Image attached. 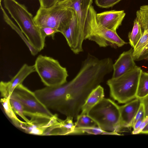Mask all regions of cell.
<instances>
[{"instance_id":"6da1fadb","label":"cell","mask_w":148,"mask_h":148,"mask_svg":"<svg viewBox=\"0 0 148 148\" xmlns=\"http://www.w3.org/2000/svg\"><path fill=\"white\" fill-rule=\"evenodd\" d=\"M112 70L108 59H99L89 53L72 80L60 86L43 88L42 101L49 109L76 119L90 92Z\"/></svg>"},{"instance_id":"7a4b0ae2","label":"cell","mask_w":148,"mask_h":148,"mask_svg":"<svg viewBox=\"0 0 148 148\" xmlns=\"http://www.w3.org/2000/svg\"><path fill=\"white\" fill-rule=\"evenodd\" d=\"M4 6L31 45L38 52L43 49L45 39L26 7L16 0H3Z\"/></svg>"},{"instance_id":"3957f363","label":"cell","mask_w":148,"mask_h":148,"mask_svg":"<svg viewBox=\"0 0 148 148\" xmlns=\"http://www.w3.org/2000/svg\"><path fill=\"white\" fill-rule=\"evenodd\" d=\"M88 115L103 131L109 134L118 135V132L121 128L119 106L112 100L103 98Z\"/></svg>"},{"instance_id":"277c9868","label":"cell","mask_w":148,"mask_h":148,"mask_svg":"<svg viewBox=\"0 0 148 148\" xmlns=\"http://www.w3.org/2000/svg\"><path fill=\"white\" fill-rule=\"evenodd\" d=\"M142 71L137 66L124 75L108 79L107 84L110 88V96L120 103H125L135 99Z\"/></svg>"},{"instance_id":"5b68a950","label":"cell","mask_w":148,"mask_h":148,"mask_svg":"<svg viewBox=\"0 0 148 148\" xmlns=\"http://www.w3.org/2000/svg\"><path fill=\"white\" fill-rule=\"evenodd\" d=\"M97 13L93 6L89 8L85 31V39L96 43L100 47H121L127 43L114 32L99 25L97 22Z\"/></svg>"},{"instance_id":"8992f818","label":"cell","mask_w":148,"mask_h":148,"mask_svg":"<svg viewBox=\"0 0 148 148\" xmlns=\"http://www.w3.org/2000/svg\"><path fill=\"white\" fill-rule=\"evenodd\" d=\"M34 65L36 72L46 86H59L67 82L68 75L66 69L58 60L40 55L37 58Z\"/></svg>"},{"instance_id":"52a82bcc","label":"cell","mask_w":148,"mask_h":148,"mask_svg":"<svg viewBox=\"0 0 148 148\" xmlns=\"http://www.w3.org/2000/svg\"><path fill=\"white\" fill-rule=\"evenodd\" d=\"M73 10L55 4L48 8L40 7L34 17L35 23L39 28L48 27L60 32L69 22Z\"/></svg>"},{"instance_id":"ba28073f","label":"cell","mask_w":148,"mask_h":148,"mask_svg":"<svg viewBox=\"0 0 148 148\" xmlns=\"http://www.w3.org/2000/svg\"><path fill=\"white\" fill-rule=\"evenodd\" d=\"M10 97L17 100L22 104L24 112L39 113L51 116L54 115L39 99L34 92L22 84L15 88Z\"/></svg>"},{"instance_id":"9c48e42d","label":"cell","mask_w":148,"mask_h":148,"mask_svg":"<svg viewBox=\"0 0 148 148\" xmlns=\"http://www.w3.org/2000/svg\"><path fill=\"white\" fill-rule=\"evenodd\" d=\"M24 114L30 117V119L29 122H24L21 129L27 133L37 135L43 136L58 117L57 114L51 116L39 113L24 112Z\"/></svg>"},{"instance_id":"30bf717a","label":"cell","mask_w":148,"mask_h":148,"mask_svg":"<svg viewBox=\"0 0 148 148\" xmlns=\"http://www.w3.org/2000/svg\"><path fill=\"white\" fill-rule=\"evenodd\" d=\"M92 0H66L56 4L66 8L72 9L76 15L80 32L85 38L87 17Z\"/></svg>"},{"instance_id":"8fae6325","label":"cell","mask_w":148,"mask_h":148,"mask_svg":"<svg viewBox=\"0 0 148 148\" xmlns=\"http://www.w3.org/2000/svg\"><path fill=\"white\" fill-rule=\"evenodd\" d=\"M36 72L34 65H29L24 64L16 74L8 82L3 81L0 83L1 96L3 98H7L10 97L15 88L22 83L30 74Z\"/></svg>"},{"instance_id":"7c38bea8","label":"cell","mask_w":148,"mask_h":148,"mask_svg":"<svg viewBox=\"0 0 148 148\" xmlns=\"http://www.w3.org/2000/svg\"><path fill=\"white\" fill-rule=\"evenodd\" d=\"M125 15L124 10H112L96 14L98 24L114 32L120 26Z\"/></svg>"},{"instance_id":"4fadbf2b","label":"cell","mask_w":148,"mask_h":148,"mask_svg":"<svg viewBox=\"0 0 148 148\" xmlns=\"http://www.w3.org/2000/svg\"><path fill=\"white\" fill-rule=\"evenodd\" d=\"M132 48L122 53L113 64V74L112 78L120 76L136 68V66L133 56Z\"/></svg>"},{"instance_id":"5bb4252c","label":"cell","mask_w":148,"mask_h":148,"mask_svg":"<svg viewBox=\"0 0 148 148\" xmlns=\"http://www.w3.org/2000/svg\"><path fill=\"white\" fill-rule=\"evenodd\" d=\"M141 103L140 99L136 98L119 106L121 128L130 127Z\"/></svg>"},{"instance_id":"9a60e30c","label":"cell","mask_w":148,"mask_h":148,"mask_svg":"<svg viewBox=\"0 0 148 148\" xmlns=\"http://www.w3.org/2000/svg\"><path fill=\"white\" fill-rule=\"evenodd\" d=\"M73 118L67 116L64 120L58 117L45 131L43 136L64 135L73 134L75 128Z\"/></svg>"},{"instance_id":"2e32d148","label":"cell","mask_w":148,"mask_h":148,"mask_svg":"<svg viewBox=\"0 0 148 148\" xmlns=\"http://www.w3.org/2000/svg\"><path fill=\"white\" fill-rule=\"evenodd\" d=\"M103 88L100 85L90 92L83 105L80 114H88L90 110L104 98Z\"/></svg>"},{"instance_id":"e0dca14e","label":"cell","mask_w":148,"mask_h":148,"mask_svg":"<svg viewBox=\"0 0 148 148\" xmlns=\"http://www.w3.org/2000/svg\"><path fill=\"white\" fill-rule=\"evenodd\" d=\"M10 97L7 98H2L1 102L4 111L13 124L16 127L21 129L24 121H21L17 117L10 102Z\"/></svg>"},{"instance_id":"ac0fdd59","label":"cell","mask_w":148,"mask_h":148,"mask_svg":"<svg viewBox=\"0 0 148 148\" xmlns=\"http://www.w3.org/2000/svg\"><path fill=\"white\" fill-rule=\"evenodd\" d=\"M1 5V4H0L1 8L3 13V19L20 36L29 48L32 55L34 56L36 55L38 51L31 45L27 38H25L21 29L18 28L9 18Z\"/></svg>"},{"instance_id":"d6986e66","label":"cell","mask_w":148,"mask_h":148,"mask_svg":"<svg viewBox=\"0 0 148 148\" xmlns=\"http://www.w3.org/2000/svg\"><path fill=\"white\" fill-rule=\"evenodd\" d=\"M148 45V32L144 31L142 36L133 48V56L135 60H139L145 48Z\"/></svg>"},{"instance_id":"ffe728a7","label":"cell","mask_w":148,"mask_h":148,"mask_svg":"<svg viewBox=\"0 0 148 148\" xmlns=\"http://www.w3.org/2000/svg\"><path fill=\"white\" fill-rule=\"evenodd\" d=\"M136 18L143 32H148V5L141 6L136 12Z\"/></svg>"},{"instance_id":"44dd1931","label":"cell","mask_w":148,"mask_h":148,"mask_svg":"<svg viewBox=\"0 0 148 148\" xmlns=\"http://www.w3.org/2000/svg\"><path fill=\"white\" fill-rule=\"evenodd\" d=\"M148 94V73L142 71L139 81L136 98H141Z\"/></svg>"},{"instance_id":"7402d4cb","label":"cell","mask_w":148,"mask_h":148,"mask_svg":"<svg viewBox=\"0 0 148 148\" xmlns=\"http://www.w3.org/2000/svg\"><path fill=\"white\" fill-rule=\"evenodd\" d=\"M75 123V128H89L97 126L95 121L88 114H79Z\"/></svg>"},{"instance_id":"603a6c76","label":"cell","mask_w":148,"mask_h":148,"mask_svg":"<svg viewBox=\"0 0 148 148\" xmlns=\"http://www.w3.org/2000/svg\"><path fill=\"white\" fill-rule=\"evenodd\" d=\"M143 34L140 25L136 18L134 21L132 31L128 35L129 43L133 48L135 46L141 38Z\"/></svg>"},{"instance_id":"cb8c5ba5","label":"cell","mask_w":148,"mask_h":148,"mask_svg":"<svg viewBox=\"0 0 148 148\" xmlns=\"http://www.w3.org/2000/svg\"><path fill=\"white\" fill-rule=\"evenodd\" d=\"M10 102L13 109L16 114L21 117L25 122H29V120L24 114V109L22 104L17 100L10 96Z\"/></svg>"},{"instance_id":"d4e9b609","label":"cell","mask_w":148,"mask_h":148,"mask_svg":"<svg viewBox=\"0 0 148 148\" xmlns=\"http://www.w3.org/2000/svg\"><path fill=\"white\" fill-rule=\"evenodd\" d=\"M85 133L94 135L109 134L108 133L103 131L98 126L81 129L75 128L73 134H80Z\"/></svg>"},{"instance_id":"484cf974","label":"cell","mask_w":148,"mask_h":148,"mask_svg":"<svg viewBox=\"0 0 148 148\" xmlns=\"http://www.w3.org/2000/svg\"><path fill=\"white\" fill-rule=\"evenodd\" d=\"M121 0H95L96 4L99 7L108 8L113 6Z\"/></svg>"},{"instance_id":"4316f807","label":"cell","mask_w":148,"mask_h":148,"mask_svg":"<svg viewBox=\"0 0 148 148\" xmlns=\"http://www.w3.org/2000/svg\"><path fill=\"white\" fill-rule=\"evenodd\" d=\"M42 35L45 39L47 36L51 37L53 39H54V36L56 33L58 31L53 28L48 27H43L40 28Z\"/></svg>"},{"instance_id":"83f0119b","label":"cell","mask_w":148,"mask_h":148,"mask_svg":"<svg viewBox=\"0 0 148 148\" xmlns=\"http://www.w3.org/2000/svg\"><path fill=\"white\" fill-rule=\"evenodd\" d=\"M145 111L143 104L141 103L139 108L136 114L130 125V127H132L136 122L138 120L143 118H144Z\"/></svg>"},{"instance_id":"f1b7e54d","label":"cell","mask_w":148,"mask_h":148,"mask_svg":"<svg viewBox=\"0 0 148 148\" xmlns=\"http://www.w3.org/2000/svg\"><path fill=\"white\" fill-rule=\"evenodd\" d=\"M56 0H39L40 7L44 8H50L56 3Z\"/></svg>"},{"instance_id":"f546056e","label":"cell","mask_w":148,"mask_h":148,"mask_svg":"<svg viewBox=\"0 0 148 148\" xmlns=\"http://www.w3.org/2000/svg\"><path fill=\"white\" fill-rule=\"evenodd\" d=\"M141 103L143 105L145 111V119L148 116V94L144 97L140 98Z\"/></svg>"},{"instance_id":"4dcf8cb0","label":"cell","mask_w":148,"mask_h":148,"mask_svg":"<svg viewBox=\"0 0 148 148\" xmlns=\"http://www.w3.org/2000/svg\"><path fill=\"white\" fill-rule=\"evenodd\" d=\"M148 122V116L146 118L144 119L140 127L138 129L136 130L132 131V134H140L143 128L145 126Z\"/></svg>"},{"instance_id":"1f68e13d","label":"cell","mask_w":148,"mask_h":148,"mask_svg":"<svg viewBox=\"0 0 148 148\" xmlns=\"http://www.w3.org/2000/svg\"><path fill=\"white\" fill-rule=\"evenodd\" d=\"M144 119V118H142L138 120L136 122L132 127L133 129V131L136 130L139 127Z\"/></svg>"},{"instance_id":"d6a6232c","label":"cell","mask_w":148,"mask_h":148,"mask_svg":"<svg viewBox=\"0 0 148 148\" xmlns=\"http://www.w3.org/2000/svg\"><path fill=\"white\" fill-rule=\"evenodd\" d=\"M140 134H148V122L142 129Z\"/></svg>"},{"instance_id":"836d02e7","label":"cell","mask_w":148,"mask_h":148,"mask_svg":"<svg viewBox=\"0 0 148 148\" xmlns=\"http://www.w3.org/2000/svg\"><path fill=\"white\" fill-rule=\"evenodd\" d=\"M66 0H56V4L64 1Z\"/></svg>"},{"instance_id":"e575fe53","label":"cell","mask_w":148,"mask_h":148,"mask_svg":"<svg viewBox=\"0 0 148 148\" xmlns=\"http://www.w3.org/2000/svg\"><path fill=\"white\" fill-rule=\"evenodd\" d=\"M1 1H2V0H0V2H1Z\"/></svg>"}]
</instances>
